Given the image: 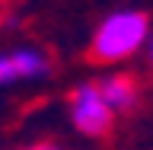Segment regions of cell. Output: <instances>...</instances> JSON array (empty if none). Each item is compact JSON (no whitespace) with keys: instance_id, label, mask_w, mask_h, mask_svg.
<instances>
[{"instance_id":"52a82bcc","label":"cell","mask_w":153,"mask_h":150,"mask_svg":"<svg viewBox=\"0 0 153 150\" xmlns=\"http://www.w3.org/2000/svg\"><path fill=\"white\" fill-rule=\"evenodd\" d=\"M0 3H3V0H0Z\"/></svg>"},{"instance_id":"277c9868","label":"cell","mask_w":153,"mask_h":150,"mask_svg":"<svg viewBox=\"0 0 153 150\" xmlns=\"http://www.w3.org/2000/svg\"><path fill=\"white\" fill-rule=\"evenodd\" d=\"M99 90H102L108 109H121V112H128V109H134V102H137V80H134L131 74L108 77Z\"/></svg>"},{"instance_id":"8992f818","label":"cell","mask_w":153,"mask_h":150,"mask_svg":"<svg viewBox=\"0 0 153 150\" xmlns=\"http://www.w3.org/2000/svg\"><path fill=\"white\" fill-rule=\"evenodd\" d=\"M150 61H153V45H150Z\"/></svg>"},{"instance_id":"3957f363","label":"cell","mask_w":153,"mask_h":150,"mask_svg":"<svg viewBox=\"0 0 153 150\" xmlns=\"http://www.w3.org/2000/svg\"><path fill=\"white\" fill-rule=\"evenodd\" d=\"M48 61L38 51H13V54L0 57V83H10V80H19V77H38L48 70Z\"/></svg>"},{"instance_id":"5b68a950","label":"cell","mask_w":153,"mask_h":150,"mask_svg":"<svg viewBox=\"0 0 153 150\" xmlns=\"http://www.w3.org/2000/svg\"><path fill=\"white\" fill-rule=\"evenodd\" d=\"M29 150H64V147H57V144H35V147H29Z\"/></svg>"},{"instance_id":"7a4b0ae2","label":"cell","mask_w":153,"mask_h":150,"mask_svg":"<svg viewBox=\"0 0 153 150\" xmlns=\"http://www.w3.org/2000/svg\"><path fill=\"white\" fill-rule=\"evenodd\" d=\"M70 112H74V122L83 134L99 137L112 128V109L96 83H83L76 86V93H70Z\"/></svg>"},{"instance_id":"6da1fadb","label":"cell","mask_w":153,"mask_h":150,"mask_svg":"<svg viewBox=\"0 0 153 150\" xmlns=\"http://www.w3.org/2000/svg\"><path fill=\"white\" fill-rule=\"evenodd\" d=\"M143 35H147V16L143 13H115L99 26L93 45L86 51V61H93V64L121 61L131 51H137Z\"/></svg>"}]
</instances>
